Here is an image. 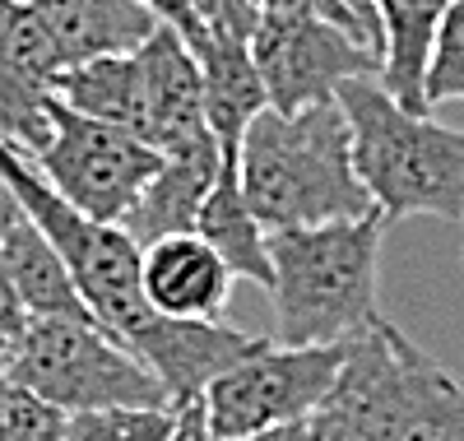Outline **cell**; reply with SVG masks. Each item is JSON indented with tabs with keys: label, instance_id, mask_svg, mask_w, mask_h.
<instances>
[{
	"label": "cell",
	"instance_id": "30",
	"mask_svg": "<svg viewBox=\"0 0 464 441\" xmlns=\"http://www.w3.org/2000/svg\"><path fill=\"white\" fill-rule=\"evenodd\" d=\"M242 441H312L306 423H293V427H275V432H256V436H242Z\"/></svg>",
	"mask_w": 464,
	"mask_h": 441
},
{
	"label": "cell",
	"instance_id": "23",
	"mask_svg": "<svg viewBox=\"0 0 464 441\" xmlns=\"http://www.w3.org/2000/svg\"><path fill=\"white\" fill-rule=\"evenodd\" d=\"M172 427H177V405L107 409V414H74L70 441H168Z\"/></svg>",
	"mask_w": 464,
	"mask_h": 441
},
{
	"label": "cell",
	"instance_id": "12",
	"mask_svg": "<svg viewBox=\"0 0 464 441\" xmlns=\"http://www.w3.org/2000/svg\"><path fill=\"white\" fill-rule=\"evenodd\" d=\"M227 163L232 158L223 153L214 131H200V135H190L177 149H163V168L153 172V181L144 186V195L135 200V210L121 223L130 232V242L144 251L149 242H159V237L196 232L205 200L218 186Z\"/></svg>",
	"mask_w": 464,
	"mask_h": 441
},
{
	"label": "cell",
	"instance_id": "16",
	"mask_svg": "<svg viewBox=\"0 0 464 441\" xmlns=\"http://www.w3.org/2000/svg\"><path fill=\"white\" fill-rule=\"evenodd\" d=\"M450 5L455 0H376V33H381L376 79L409 112H432L422 98V79H428V61Z\"/></svg>",
	"mask_w": 464,
	"mask_h": 441
},
{
	"label": "cell",
	"instance_id": "3",
	"mask_svg": "<svg viewBox=\"0 0 464 441\" xmlns=\"http://www.w3.org/2000/svg\"><path fill=\"white\" fill-rule=\"evenodd\" d=\"M334 98L353 131L358 177L385 219L464 223V131L432 122V112H409L376 74L348 79Z\"/></svg>",
	"mask_w": 464,
	"mask_h": 441
},
{
	"label": "cell",
	"instance_id": "6",
	"mask_svg": "<svg viewBox=\"0 0 464 441\" xmlns=\"http://www.w3.org/2000/svg\"><path fill=\"white\" fill-rule=\"evenodd\" d=\"M343 344L297 348V344H279V339H260L237 368H227L200 395L214 436L242 441L256 432L306 423L321 409V399L330 395V386L339 377Z\"/></svg>",
	"mask_w": 464,
	"mask_h": 441
},
{
	"label": "cell",
	"instance_id": "26",
	"mask_svg": "<svg viewBox=\"0 0 464 441\" xmlns=\"http://www.w3.org/2000/svg\"><path fill=\"white\" fill-rule=\"evenodd\" d=\"M28 326H33V316H28V307L19 302L5 265H0V358H10V353L19 348V339L28 335Z\"/></svg>",
	"mask_w": 464,
	"mask_h": 441
},
{
	"label": "cell",
	"instance_id": "4",
	"mask_svg": "<svg viewBox=\"0 0 464 441\" xmlns=\"http://www.w3.org/2000/svg\"><path fill=\"white\" fill-rule=\"evenodd\" d=\"M0 181L14 191L19 210L52 237V247L70 265L93 320L111 339H121L149 311L144 289H140V247L130 242V232L116 228V223H98L84 210H74L70 200L37 172L33 158L19 153L5 140H0Z\"/></svg>",
	"mask_w": 464,
	"mask_h": 441
},
{
	"label": "cell",
	"instance_id": "19",
	"mask_svg": "<svg viewBox=\"0 0 464 441\" xmlns=\"http://www.w3.org/2000/svg\"><path fill=\"white\" fill-rule=\"evenodd\" d=\"M52 98L65 103L70 112H80V116L121 126V131L144 140V74H140L135 52L65 65L52 84Z\"/></svg>",
	"mask_w": 464,
	"mask_h": 441
},
{
	"label": "cell",
	"instance_id": "31",
	"mask_svg": "<svg viewBox=\"0 0 464 441\" xmlns=\"http://www.w3.org/2000/svg\"><path fill=\"white\" fill-rule=\"evenodd\" d=\"M14 214H19V200H14V191L0 181V237H5V228L14 223Z\"/></svg>",
	"mask_w": 464,
	"mask_h": 441
},
{
	"label": "cell",
	"instance_id": "28",
	"mask_svg": "<svg viewBox=\"0 0 464 441\" xmlns=\"http://www.w3.org/2000/svg\"><path fill=\"white\" fill-rule=\"evenodd\" d=\"M168 441H218L200 399H190V405H177V427H172Z\"/></svg>",
	"mask_w": 464,
	"mask_h": 441
},
{
	"label": "cell",
	"instance_id": "1",
	"mask_svg": "<svg viewBox=\"0 0 464 441\" xmlns=\"http://www.w3.org/2000/svg\"><path fill=\"white\" fill-rule=\"evenodd\" d=\"M237 181L269 232L339 223L376 210L358 177L353 131L339 98L302 112H256L237 149Z\"/></svg>",
	"mask_w": 464,
	"mask_h": 441
},
{
	"label": "cell",
	"instance_id": "7",
	"mask_svg": "<svg viewBox=\"0 0 464 441\" xmlns=\"http://www.w3.org/2000/svg\"><path fill=\"white\" fill-rule=\"evenodd\" d=\"M52 135L43 153L33 158L43 172L74 210H84L98 223L121 228L126 214L135 210V200L153 181V172L163 168V149H153L149 140L93 122V116L70 112L65 103L47 98Z\"/></svg>",
	"mask_w": 464,
	"mask_h": 441
},
{
	"label": "cell",
	"instance_id": "14",
	"mask_svg": "<svg viewBox=\"0 0 464 441\" xmlns=\"http://www.w3.org/2000/svg\"><path fill=\"white\" fill-rule=\"evenodd\" d=\"M237 274L205 242L200 232H172L140 251V289L144 302L181 320H218Z\"/></svg>",
	"mask_w": 464,
	"mask_h": 441
},
{
	"label": "cell",
	"instance_id": "5",
	"mask_svg": "<svg viewBox=\"0 0 464 441\" xmlns=\"http://www.w3.org/2000/svg\"><path fill=\"white\" fill-rule=\"evenodd\" d=\"M5 372L70 418L172 405L163 381L98 320H33L19 348L5 358Z\"/></svg>",
	"mask_w": 464,
	"mask_h": 441
},
{
	"label": "cell",
	"instance_id": "33",
	"mask_svg": "<svg viewBox=\"0 0 464 441\" xmlns=\"http://www.w3.org/2000/svg\"><path fill=\"white\" fill-rule=\"evenodd\" d=\"M459 228H464V223H459Z\"/></svg>",
	"mask_w": 464,
	"mask_h": 441
},
{
	"label": "cell",
	"instance_id": "22",
	"mask_svg": "<svg viewBox=\"0 0 464 441\" xmlns=\"http://www.w3.org/2000/svg\"><path fill=\"white\" fill-rule=\"evenodd\" d=\"M0 441H70V414L0 372Z\"/></svg>",
	"mask_w": 464,
	"mask_h": 441
},
{
	"label": "cell",
	"instance_id": "2",
	"mask_svg": "<svg viewBox=\"0 0 464 441\" xmlns=\"http://www.w3.org/2000/svg\"><path fill=\"white\" fill-rule=\"evenodd\" d=\"M385 228L391 219L372 210L339 223L269 232V260H275L269 298H275L279 344H343L376 326V274Z\"/></svg>",
	"mask_w": 464,
	"mask_h": 441
},
{
	"label": "cell",
	"instance_id": "27",
	"mask_svg": "<svg viewBox=\"0 0 464 441\" xmlns=\"http://www.w3.org/2000/svg\"><path fill=\"white\" fill-rule=\"evenodd\" d=\"M140 5H149V10L159 15L163 24L181 28V33H186V43H190V52H200V47H205V24L196 19V10H190V0H140Z\"/></svg>",
	"mask_w": 464,
	"mask_h": 441
},
{
	"label": "cell",
	"instance_id": "11",
	"mask_svg": "<svg viewBox=\"0 0 464 441\" xmlns=\"http://www.w3.org/2000/svg\"><path fill=\"white\" fill-rule=\"evenodd\" d=\"M65 70L28 0H0V140L37 158L52 135L47 98Z\"/></svg>",
	"mask_w": 464,
	"mask_h": 441
},
{
	"label": "cell",
	"instance_id": "10",
	"mask_svg": "<svg viewBox=\"0 0 464 441\" xmlns=\"http://www.w3.org/2000/svg\"><path fill=\"white\" fill-rule=\"evenodd\" d=\"M121 344L163 381L172 405H190V399H200L227 368H237L260 339L246 335V330L223 326V320H181V316H163V311L149 307L121 335Z\"/></svg>",
	"mask_w": 464,
	"mask_h": 441
},
{
	"label": "cell",
	"instance_id": "21",
	"mask_svg": "<svg viewBox=\"0 0 464 441\" xmlns=\"http://www.w3.org/2000/svg\"><path fill=\"white\" fill-rule=\"evenodd\" d=\"M400 441H464V386L418 348Z\"/></svg>",
	"mask_w": 464,
	"mask_h": 441
},
{
	"label": "cell",
	"instance_id": "17",
	"mask_svg": "<svg viewBox=\"0 0 464 441\" xmlns=\"http://www.w3.org/2000/svg\"><path fill=\"white\" fill-rule=\"evenodd\" d=\"M0 265H5L10 284H14V293L28 307L33 320H93V311L84 307V293H80V284H74L70 265L52 247V237L37 228L24 210L14 214L5 237H0Z\"/></svg>",
	"mask_w": 464,
	"mask_h": 441
},
{
	"label": "cell",
	"instance_id": "32",
	"mask_svg": "<svg viewBox=\"0 0 464 441\" xmlns=\"http://www.w3.org/2000/svg\"><path fill=\"white\" fill-rule=\"evenodd\" d=\"M0 372H5V358H0Z\"/></svg>",
	"mask_w": 464,
	"mask_h": 441
},
{
	"label": "cell",
	"instance_id": "13",
	"mask_svg": "<svg viewBox=\"0 0 464 441\" xmlns=\"http://www.w3.org/2000/svg\"><path fill=\"white\" fill-rule=\"evenodd\" d=\"M140 74H144V140L153 149H177L190 135L209 131L205 122V70L190 52L186 33L159 24L140 43Z\"/></svg>",
	"mask_w": 464,
	"mask_h": 441
},
{
	"label": "cell",
	"instance_id": "20",
	"mask_svg": "<svg viewBox=\"0 0 464 441\" xmlns=\"http://www.w3.org/2000/svg\"><path fill=\"white\" fill-rule=\"evenodd\" d=\"M196 232L205 237V242L227 260V270L246 279V284L265 289L275 284V260H269V228L256 219V210L246 205L242 195V181H237V163H227L218 186L209 191L205 210H200V223Z\"/></svg>",
	"mask_w": 464,
	"mask_h": 441
},
{
	"label": "cell",
	"instance_id": "24",
	"mask_svg": "<svg viewBox=\"0 0 464 441\" xmlns=\"http://www.w3.org/2000/svg\"><path fill=\"white\" fill-rule=\"evenodd\" d=\"M422 98H428L432 112L441 103H464V0H455L441 33H437L428 79H422Z\"/></svg>",
	"mask_w": 464,
	"mask_h": 441
},
{
	"label": "cell",
	"instance_id": "15",
	"mask_svg": "<svg viewBox=\"0 0 464 441\" xmlns=\"http://www.w3.org/2000/svg\"><path fill=\"white\" fill-rule=\"evenodd\" d=\"M28 10L47 28L65 65L140 52L144 37L163 24L140 0H28Z\"/></svg>",
	"mask_w": 464,
	"mask_h": 441
},
{
	"label": "cell",
	"instance_id": "8",
	"mask_svg": "<svg viewBox=\"0 0 464 441\" xmlns=\"http://www.w3.org/2000/svg\"><path fill=\"white\" fill-rule=\"evenodd\" d=\"M251 61L275 112L330 103L348 79L381 70V52L367 47L358 33L302 10H260V24L251 33Z\"/></svg>",
	"mask_w": 464,
	"mask_h": 441
},
{
	"label": "cell",
	"instance_id": "25",
	"mask_svg": "<svg viewBox=\"0 0 464 441\" xmlns=\"http://www.w3.org/2000/svg\"><path fill=\"white\" fill-rule=\"evenodd\" d=\"M196 19L205 24V33H227V37H246L260 24V5L256 0H190Z\"/></svg>",
	"mask_w": 464,
	"mask_h": 441
},
{
	"label": "cell",
	"instance_id": "29",
	"mask_svg": "<svg viewBox=\"0 0 464 441\" xmlns=\"http://www.w3.org/2000/svg\"><path fill=\"white\" fill-rule=\"evenodd\" d=\"M339 5H343L348 15H353V19L367 28V37H372L376 52H381V33H376V0H339Z\"/></svg>",
	"mask_w": 464,
	"mask_h": 441
},
{
	"label": "cell",
	"instance_id": "18",
	"mask_svg": "<svg viewBox=\"0 0 464 441\" xmlns=\"http://www.w3.org/2000/svg\"><path fill=\"white\" fill-rule=\"evenodd\" d=\"M196 56L205 70V122L214 140L223 144V153L237 163L246 126L256 122V112L269 107L260 70L251 61V43L246 37H227V33H205V47Z\"/></svg>",
	"mask_w": 464,
	"mask_h": 441
},
{
	"label": "cell",
	"instance_id": "9",
	"mask_svg": "<svg viewBox=\"0 0 464 441\" xmlns=\"http://www.w3.org/2000/svg\"><path fill=\"white\" fill-rule=\"evenodd\" d=\"M413 363L418 344L385 316L362 335H353L343 344V363L330 395L306 418L312 441H400Z\"/></svg>",
	"mask_w": 464,
	"mask_h": 441
}]
</instances>
